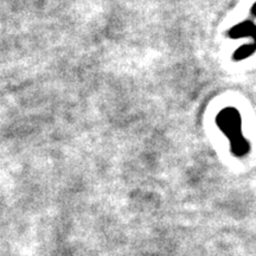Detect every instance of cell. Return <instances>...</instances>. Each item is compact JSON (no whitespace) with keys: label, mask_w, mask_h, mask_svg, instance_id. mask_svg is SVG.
<instances>
[{"label":"cell","mask_w":256,"mask_h":256,"mask_svg":"<svg viewBox=\"0 0 256 256\" xmlns=\"http://www.w3.org/2000/svg\"><path fill=\"white\" fill-rule=\"evenodd\" d=\"M249 25V23H243L241 25H238V26H235L230 32V37L232 38V40H236V38L238 37H242V36H252V31H254V28H246Z\"/></svg>","instance_id":"obj_1"},{"label":"cell","mask_w":256,"mask_h":256,"mask_svg":"<svg viewBox=\"0 0 256 256\" xmlns=\"http://www.w3.org/2000/svg\"><path fill=\"white\" fill-rule=\"evenodd\" d=\"M255 51V46L254 43H252L250 46H243L241 49H238L234 54V60H241L243 58H248L249 56L252 55Z\"/></svg>","instance_id":"obj_2"}]
</instances>
